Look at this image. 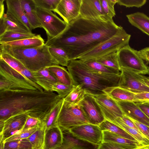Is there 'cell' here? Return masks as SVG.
Wrapping results in <instances>:
<instances>
[{
	"instance_id": "40",
	"label": "cell",
	"mask_w": 149,
	"mask_h": 149,
	"mask_svg": "<svg viewBox=\"0 0 149 149\" xmlns=\"http://www.w3.org/2000/svg\"><path fill=\"white\" fill-rule=\"evenodd\" d=\"M118 0H100L102 8L104 15L107 17L113 19L116 15L114 5Z\"/></svg>"
},
{
	"instance_id": "14",
	"label": "cell",
	"mask_w": 149,
	"mask_h": 149,
	"mask_svg": "<svg viewBox=\"0 0 149 149\" xmlns=\"http://www.w3.org/2000/svg\"><path fill=\"white\" fill-rule=\"evenodd\" d=\"M81 0H61L53 11L57 13L67 24L79 15Z\"/></svg>"
},
{
	"instance_id": "6",
	"label": "cell",
	"mask_w": 149,
	"mask_h": 149,
	"mask_svg": "<svg viewBox=\"0 0 149 149\" xmlns=\"http://www.w3.org/2000/svg\"><path fill=\"white\" fill-rule=\"evenodd\" d=\"M37 89L19 73L0 59V92Z\"/></svg>"
},
{
	"instance_id": "30",
	"label": "cell",
	"mask_w": 149,
	"mask_h": 149,
	"mask_svg": "<svg viewBox=\"0 0 149 149\" xmlns=\"http://www.w3.org/2000/svg\"><path fill=\"white\" fill-rule=\"evenodd\" d=\"M86 93V91L81 86H76L70 93L64 98L63 104L68 107L78 105L84 98Z\"/></svg>"
},
{
	"instance_id": "41",
	"label": "cell",
	"mask_w": 149,
	"mask_h": 149,
	"mask_svg": "<svg viewBox=\"0 0 149 149\" xmlns=\"http://www.w3.org/2000/svg\"><path fill=\"white\" fill-rule=\"evenodd\" d=\"M76 86L73 85H68L56 82L52 86V91L56 92L61 98H64L67 96Z\"/></svg>"
},
{
	"instance_id": "54",
	"label": "cell",
	"mask_w": 149,
	"mask_h": 149,
	"mask_svg": "<svg viewBox=\"0 0 149 149\" xmlns=\"http://www.w3.org/2000/svg\"><path fill=\"white\" fill-rule=\"evenodd\" d=\"M143 80L145 84L149 87V79H147L146 76L143 75Z\"/></svg>"
},
{
	"instance_id": "55",
	"label": "cell",
	"mask_w": 149,
	"mask_h": 149,
	"mask_svg": "<svg viewBox=\"0 0 149 149\" xmlns=\"http://www.w3.org/2000/svg\"><path fill=\"white\" fill-rule=\"evenodd\" d=\"M137 149H149V145L141 146Z\"/></svg>"
},
{
	"instance_id": "37",
	"label": "cell",
	"mask_w": 149,
	"mask_h": 149,
	"mask_svg": "<svg viewBox=\"0 0 149 149\" xmlns=\"http://www.w3.org/2000/svg\"><path fill=\"white\" fill-rule=\"evenodd\" d=\"M95 60L105 65L121 71L117 52L108 54Z\"/></svg>"
},
{
	"instance_id": "24",
	"label": "cell",
	"mask_w": 149,
	"mask_h": 149,
	"mask_svg": "<svg viewBox=\"0 0 149 149\" xmlns=\"http://www.w3.org/2000/svg\"><path fill=\"white\" fill-rule=\"evenodd\" d=\"M22 8L33 29L42 28L36 12V6L33 0H20Z\"/></svg>"
},
{
	"instance_id": "56",
	"label": "cell",
	"mask_w": 149,
	"mask_h": 149,
	"mask_svg": "<svg viewBox=\"0 0 149 149\" xmlns=\"http://www.w3.org/2000/svg\"><path fill=\"white\" fill-rule=\"evenodd\" d=\"M146 102H147L149 103V101H148Z\"/></svg>"
},
{
	"instance_id": "17",
	"label": "cell",
	"mask_w": 149,
	"mask_h": 149,
	"mask_svg": "<svg viewBox=\"0 0 149 149\" xmlns=\"http://www.w3.org/2000/svg\"><path fill=\"white\" fill-rule=\"evenodd\" d=\"M116 102L124 115L149 127V118L135 102L122 101Z\"/></svg>"
},
{
	"instance_id": "3",
	"label": "cell",
	"mask_w": 149,
	"mask_h": 149,
	"mask_svg": "<svg viewBox=\"0 0 149 149\" xmlns=\"http://www.w3.org/2000/svg\"><path fill=\"white\" fill-rule=\"evenodd\" d=\"M67 67L73 85L81 86L86 93L93 95L104 93L105 89L118 86L120 74H108L96 72L78 59L70 61Z\"/></svg>"
},
{
	"instance_id": "13",
	"label": "cell",
	"mask_w": 149,
	"mask_h": 149,
	"mask_svg": "<svg viewBox=\"0 0 149 149\" xmlns=\"http://www.w3.org/2000/svg\"><path fill=\"white\" fill-rule=\"evenodd\" d=\"M77 138L100 145L103 141L102 131L99 125L89 123L75 127L69 130Z\"/></svg>"
},
{
	"instance_id": "21",
	"label": "cell",
	"mask_w": 149,
	"mask_h": 149,
	"mask_svg": "<svg viewBox=\"0 0 149 149\" xmlns=\"http://www.w3.org/2000/svg\"><path fill=\"white\" fill-rule=\"evenodd\" d=\"M63 142L62 131L58 125L46 130L44 149H55Z\"/></svg>"
},
{
	"instance_id": "9",
	"label": "cell",
	"mask_w": 149,
	"mask_h": 149,
	"mask_svg": "<svg viewBox=\"0 0 149 149\" xmlns=\"http://www.w3.org/2000/svg\"><path fill=\"white\" fill-rule=\"evenodd\" d=\"M88 123L79 105L68 107L63 104L58 118V124L61 129L69 130L75 127Z\"/></svg>"
},
{
	"instance_id": "36",
	"label": "cell",
	"mask_w": 149,
	"mask_h": 149,
	"mask_svg": "<svg viewBox=\"0 0 149 149\" xmlns=\"http://www.w3.org/2000/svg\"><path fill=\"white\" fill-rule=\"evenodd\" d=\"M49 49L50 54L59 65L67 66L69 60L67 53L63 49L58 47H49Z\"/></svg>"
},
{
	"instance_id": "47",
	"label": "cell",
	"mask_w": 149,
	"mask_h": 149,
	"mask_svg": "<svg viewBox=\"0 0 149 149\" xmlns=\"http://www.w3.org/2000/svg\"><path fill=\"white\" fill-rule=\"evenodd\" d=\"M98 149H130L126 147L115 143L102 142L99 145Z\"/></svg>"
},
{
	"instance_id": "49",
	"label": "cell",
	"mask_w": 149,
	"mask_h": 149,
	"mask_svg": "<svg viewBox=\"0 0 149 149\" xmlns=\"http://www.w3.org/2000/svg\"><path fill=\"white\" fill-rule=\"evenodd\" d=\"M121 118L123 122L126 125L129 127L134 129L139 133L143 136L141 134L139 130L135 124L129 118V117L124 114L123 116Z\"/></svg>"
},
{
	"instance_id": "32",
	"label": "cell",
	"mask_w": 149,
	"mask_h": 149,
	"mask_svg": "<svg viewBox=\"0 0 149 149\" xmlns=\"http://www.w3.org/2000/svg\"><path fill=\"white\" fill-rule=\"evenodd\" d=\"M99 126L102 131H109L127 139L136 141L134 137L120 127L106 120L100 124Z\"/></svg>"
},
{
	"instance_id": "45",
	"label": "cell",
	"mask_w": 149,
	"mask_h": 149,
	"mask_svg": "<svg viewBox=\"0 0 149 149\" xmlns=\"http://www.w3.org/2000/svg\"><path fill=\"white\" fill-rule=\"evenodd\" d=\"M41 124V121L40 120L28 115L23 129L38 128Z\"/></svg>"
},
{
	"instance_id": "38",
	"label": "cell",
	"mask_w": 149,
	"mask_h": 149,
	"mask_svg": "<svg viewBox=\"0 0 149 149\" xmlns=\"http://www.w3.org/2000/svg\"><path fill=\"white\" fill-rule=\"evenodd\" d=\"M0 59L22 75L23 70L25 67L18 60L7 53L2 52H0Z\"/></svg>"
},
{
	"instance_id": "34",
	"label": "cell",
	"mask_w": 149,
	"mask_h": 149,
	"mask_svg": "<svg viewBox=\"0 0 149 149\" xmlns=\"http://www.w3.org/2000/svg\"><path fill=\"white\" fill-rule=\"evenodd\" d=\"M83 62L89 68L98 72L111 75L120 74L121 72L119 70L105 65L95 60H89Z\"/></svg>"
},
{
	"instance_id": "22",
	"label": "cell",
	"mask_w": 149,
	"mask_h": 149,
	"mask_svg": "<svg viewBox=\"0 0 149 149\" xmlns=\"http://www.w3.org/2000/svg\"><path fill=\"white\" fill-rule=\"evenodd\" d=\"M102 142L115 143L130 149H137L142 146L138 141L130 140L108 131H102Z\"/></svg>"
},
{
	"instance_id": "39",
	"label": "cell",
	"mask_w": 149,
	"mask_h": 149,
	"mask_svg": "<svg viewBox=\"0 0 149 149\" xmlns=\"http://www.w3.org/2000/svg\"><path fill=\"white\" fill-rule=\"evenodd\" d=\"M4 149H32L30 142L26 139L4 143Z\"/></svg>"
},
{
	"instance_id": "52",
	"label": "cell",
	"mask_w": 149,
	"mask_h": 149,
	"mask_svg": "<svg viewBox=\"0 0 149 149\" xmlns=\"http://www.w3.org/2000/svg\"><path fill=\"white\" fill-rule=\"evenodd\" d=\"M4 0H0V17H2L4 14V5L3 2Z\"/></svg>"
},
{
	"instance_id": "51",
	"label": "cell",
	"mask_w": 149,
	"mask_h": 149,
	"mask_svg": "<svg viewBox=\"0 0 149 149\" xmlns=\"http://www.w3.org/2000/svg\"><path fill=\"white\" fill-rule=\"evenodd\" d=\"M138 53L143 60L149 63V47L139 50L138 51Z\"/></svg>"
},
{
	"instance_id": "4",
	"label": "cell",
	"mask_w": 149,
	"mask_h": 149,
	"mask_svg": "<svg viewBox=\"0 0 149 149\" xmlns=\"http://www.w3.org/2000/svg\"><path fill=\"white\" fill-rule=\"evenodd\" d=\"M0 52L7 53L13 57L32 72L53 65H59L50 54L49 47L45 44L39 47L30 48L1 44Z\"/></svg>"
},
{
	"instance_id": "48",
	"label": "cell",
	"mask_w": 149,
	"mask_h": 149,
	"mask_svg": "<svg viewBox=\"0 0 149 149\" xmlns=\"http://www.w3.org/2000/svg\"><path fill=\"white\" fill-rule=\"evenodd\" d=\"M135 93V103L146 102L149 101V92Z\"/></svg>"
},
{
	"instance_id": "50",
	"label": "cell",
	"mask_w": 149,
	"mask_h": 149,
	"mask_svg": "<svg viewBox=\"0 0 149 149\" xmlns=\"http://www.w3.org/2000/svg\"><path fill=\"white\" fill-rule=\"evenodd\" d=\"M138 107L149 118V103L147 102L135 103Z\"/></svg>"
},
{
	"instance_id": "26",
	"label": "cell",
	"mask_w": 149,
	"mask_h": 149,
	"mask_svg": "<svg viewBox=\"0 0 149 149\" xmlns=\"http://www.w3.org/2000/svg\"><path fill=\"white\" fill-rule=\"evenodd\" d=\"M116 101H129L134 102L135 93L119 86L108 88L104 91Z\"/></svg>"
},
{
	"instance_id": "35",
	"label": "cell",
	"mask_w": 149,
	"mask_h": 149,
	"mask_svg": "<svg viewBox=\"0 0 149 149\" xmlns=\"http://www.w3.org/2000/svg\"><path fill=\"white\" fill-rule=\"evenodd\" d=\"M35 34L32 32L23 33L11 31H7L0 36V44L31 38L35 36Z\"/></svg>"
},
{
	"instance_id": "1",
	"label": "cell",
	"mask_w": 149,
	"mask_h": 149,
	"mask_svg": "<svg viewBox=\"0 0 149 149\" xmlns=\"http://www.w3.org/2000/svg\"><path fill=\"white\" fill-rule=\"evenodd\" d=\"M112 19H91L79 16L67 24L57 36L47 40V46L61 47L69 61L77 58L107 40L122 28Z\"/></svg>"
},
{
	"instance_id": "8",
	"label": "cell",
	"mask_w": 149,
	"mask_h": 149,
	"mask_svg": "<svg viewBox=\"0 0 149 149\" xmlns=\"http://www.w3.org/2000/svg\"><path fill=\"white\" fill-rule=\"evenodd\" d=\"M36 12L42 28L45 30L47 40L58 36L66 28L67 24L51 11L36 6Z\"/></svg>"
},
{
	"instance_id": "27",
	"label": "cell",
	"mask_w": 149,
	"mask_h": 149,
	"mask_svg": "<svg viewBox=\"0 0 149 149\" xmlns=\"http://www.w3.org/2000/svg\"><path fill=\"white\" fill-rule=\"evenodd\" d=\"M47 68L50 74L55 79L57 82L68 85H73L70 74L63 67L55 65Z\"/></svg>"
},
{
	"instance_id": "18",
	"label": "cell",
	"mask_w": 149,
	"mask_h": 149,
	"mask_svg": "<svg viewBox=\"0 0 149 149\" xmlns=\"http://www.w3.org/2000/svg\"><path fill=\"white\" fill-rule=\"evenodd\" d=\"M6 13L14 18L31 32L33 29L22 8L20 0H6Z\"/></svg>"
},
{
	"instance_id": "11",
	"label": "cell",
	"mask_w": 149,
	"mask_h": 149,
	"mask_svg": "<svg viewBox=\"0 0 149 149\" xmlns=\"http://www.w3.org/2000/svg\"><path fill=\"white\" fill-rule=\"evenodd\" d=\"M91 95L99 105L106 120L113 122L117 118L123 116L124 114L116 101L107 94Z\"/></svg>"
},
{
	"instance_id": "15",
	"label": "cell",
	"mask_w": 149,
	"mask_h": 149,
	"mask_svg": "<svg viewBox=\"0 0 149 149\" xmlns=\"http://www.w3.org/2000/svg\"><path fill=\"white\" fill-rule=\"evenodd\" d=\"M79 15L91 19H112L104 15L100 0H81Z\"/></svg>"
},
{
	"instance_id": "46",
	"label": "cell",
	"mask_w": 149,
	"mask_h": 149,
	"mask_svg": "<svg viewBox=\"0 0 149 149\" xmlns=\"http://www.w3.org/2000/svg\"><path fill=\"white\" fill-rule=\"evenodd\" d=\"M129 118L135 124L142 135L149 140V127L130 118Z\"/></svg>"
},
{
	"instance_id": "25",
	"label": "cell",
	"mask_w": 149,
	"mask_h": 149,
	"mask_svg": "<svg viewBox=\"0 0 149 149\" xmlns=\"http://www.w3.org/2000/svg\"><path fill=\"white\" fill-rule=\"evenodd\" d=\"M126 17L130 23L149 36V17L145 14L136 12L127 15Z\"/></svg>"
},
{
	"instance_id": "20",
	"label": "cell",
	"mask_w": 149,
	"mask_h": 149,
	"mask_svg": "<svg viewBox=\"0 0 149 149\" xmlns=\"http://www.w3.org/2000/svg\"><path fill=\"white\" fill-rule=\"evenodd\" d=\"M61 129L63 136V144L73 149H98L99 145L94 144L79 139L74 136L69 130Z\"/></svg>"
},
{
	"instance_id": "23",
	"label": "cell",
	"mask_w": 149,
	"mask_h": 149,
	"mask_svg": "<svg viewBox=\"0 0 149 149\" xmlns=\"http://www.w3.org/2000/svg\"><path fill=\"white\" fill-rule=\"evenodd\" d=\"M31 72L37 84L44 90L52 91V86L57 82L50 74L47 67Z\"/></svg>"
},
{
	"instance_id": "44",
	"label": "cell",
	"mask_w": 149,
	"mask_h": 149,
	"mask_svg": "<svg viewBox=\"0 0 149 149\" xmlns=\"http://www.w3.org/2000/svg\"><path fill=\"white\" fill-rule=\"evenodd\" d=\"M146 1V0H118L117 3L120 5L126 7L140 8L145 5Z\"/></svg>"
},
{
	"instance_id": "7",
	"label": "cell",
	"mask_w": 149,
	"mask_h": 149,
	"mask_svg": "<svg viewBox=\"0 0 149 149\" xmlns=\"http://www.w3.org/2000/svg\"><path fill=\"white\" fill-rule=\"evenodd\" d=\"M120 67L137 73L148 74L149 67L146 64L138 53V51L127 45L117 52Z\"/></svg>"
},
{
	"instance_id": "19",
	"label": "cell",
	"mask_w": 149,
	"mask_h": 149,
	"mask_svg": "<svg viewBox=\"0 0 149 149\" xmlns=\"http://www.w3.org/2000/svg\"><path fill=\"white\" fill-rule=\"evenodd\" d=\"M7 31L23 33L32 32L14 18L4 13L0 17V36Z\"/></svg>"
},
{
	"instance_id": "10",
	"label": "cell",
	"mask_w": 149,
	"mask_h": 149,
	"mask_svg": "<svg viewBox=\"0 0 149 149\" xmlns=\"http://www.w3.org/2000/svg\"><path fill=\"white\" fill-rule=\"evenodd\" d=\"M118 86L134 93L149 92V87L143 81V75L121 68Z\"/></svg>"
},
{
	"instance_id": "12",
	"label": "cell",
	"mask_w": 149,
	"mask_h": 149,
	"mask_svg": "<svg viewBox=\"0 0 149 149\" xmlns=\"http://www.w3.org/2000/svg\"><path fill=\"white\" fill-rule=\"evenodd\" d=\"M79 105L89 123L99 125L106 120L99 105L91 95L86 93Z\"/></svg>"
},
{
	"instance_id": "29",
	"label": "cell",
	"mask_w": 149,
	"mask_h": 149,
	"mask_svg": "<svg viewBox=\"0 0 149 149\" xmlns=\"http://www.w3.org/2000/svg\"><path fill=\"white\" fill-rule=\"evenodd\" d=\"M45 44L44 40L40 35H37L31 38L8 42L3 44L15 47L30 48L39 47Z\"/></svg>"
},
{
	"instance_id": "33",
	"label": "cell",
	"mask_w": 149,
	"mask_h": 149,
	"mask_svg": "<svg viewBox=\"0 0 149 149\" xmlns=\"http://www.w3.org/2000/svg\"><path fill=\"white\" fill-rule=\"evenodd\" d=\"M130 134L142 146L149 145V140L133 129L126 125L120 117L116 118L113 122Z\"/></svg>"
},
{
	"instance_id": "53",
	"label": "cell",
	"mask_w": 149,
	"mask_h": 149,
	"mask_svg": "<svg viewBox=\"0 0 149 149\" xmlns=\"http://www.w3.org/2000/svg\"><path fill=\"white\" fill-rule=\"evenodd\" d=\"M55 149H73L72 148L69 147V146L64 144H62L59 146V147L56 148Z\"/></svg>"
},
{
	"instance_id": "2",
	"label": "cell",
	"mask_w": 149,
	"mask_h": 149,
	"mask_svg": "<svg viewBox=\"0 0 149 149\" xmlns=\"http://www.w3.org/2000/svg\"><path fill=\"white\" fill-rule=\"evenodd\" d=\"M62 98L53 91L23 90L0 92V120L23 112L42 121Z\"/></svg>"
},
{
	"instance_id": "31",
	"label": "cell",
	"mask_w": 149,
	"mask_h": 149,
	"mask_svg": "<svg viewBox=\"0 0 149 149\" xmlns=\"http://www.w3.org/2000/svg\"><path fill=\"white\" fill-rule=\"evenodd\" d=\"M46 129L41 124L35 132L25 139L31 145L32 149H44Z\"/></svg>"
},
{
	"instance_id": "43",
	"label": "cell",
	"mask_w": 149,
	"mask_h": 149,
	"mask_svg": "<svg viewBox=\"0 0 149 149\" xmlns=\"http://www.w3.org/2000/svg\"><path fill=\"white\" fill-rule=\"evenodd\" d=\"M36 6L53 11L56 8L61 0H33Z\"/></svg>"
},
{
	"instance_id": "5",
	"label": "cell",
	"mask_w": 149,
	"mask_h": 149,
	"mask_svg": "<svg viewBox=\"0 0 149 149\" xmlns=\"http://www.w3.org/2000/svg\"><path fill=\"white\" fill-rule=\"evenodd\" d=\"M131 36L123 28L116 34L80 56L77 59L83 62L96 60L108 54L117 52L129 45Z\"/></svg>"
},
{
	"instance_id": "28",
	"label": "cell",
	"mask_w": 149,
	"mask_h": 149,
	"mask_svg": "<svg viewBox=\"0 0 149 149\" xmlns=\"http://www.w3.org/2000/svg\"><path fill=\"white\" fill-rule=\"evenodd\" d=\"M64 98H61L51 109L41 121V124L46 130L58 126V118L62 106Z\"/></svg>"
},
{
	"instance_id": "42",
	"label": "cell",
	"mask_w": 149,
	"mask_h": 149,
	"mask_svg": "<svg viewBox=\"0 0 149 149\" xmlns=\"http://www.w3.org/2000/svg\"><path fill=\"white\" fill-rule=\"evenodd\" d=\"M37 128L22 129L5 140L4 143L13 140H20L29 137L36 130Z\"/></svg>"
},
{
	"instance_id": "16",
	"label": "cell",
	"mask_w": 149,
	"mask_h": 149,
	"mask_svg": "<svg viewBox=\"0 0 149 149\" xmlns=\"http://www.w3.org/2000/svg\"><path fill=\"white\" fill-rule=\"evenodd\" d=\"M29 115L23 112L13 116L4 121V126L1 134L4 141L23 129Z\"/></svg>"
}]
</instances>
